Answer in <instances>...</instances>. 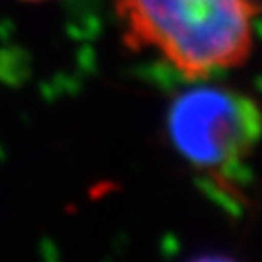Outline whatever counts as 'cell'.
Instances as JSON below:
<instances>
[{"mask_svg":"<svg viewBox=\"0 0 262 262\" xmlns=\"http://www.w3.org/2000/svg\"><path fill=\"white\" fill-rule=\"evenodd\" d=\"M132 51L156 49L187 80L247 62L253 51V0H113Z\"/></svg>","mask_w":262,"mask_h":262,"instance_id":"6da1fadb","label":"cell"},{"mask_svg":"<svg viewBox=\"0 0 262 262\" xmlns=\"http://www.w3.org/2000/svg\"><path fill=\"white\" fill-rule=\"evenodd\" d=\"M169 140L188 165L220 175L245 163L262 138V109L222 85H196L171 101Z\"/></svg>","mask_w":262,"mask_h":262,"instance_id":"7a4b0ae2","label":"cell"},{"mask_svg":"<svg viewBox=\"0 0 262 262\" xmlns=\"http://www.w3.org/2000/svg\"><path fill=\"white\" fill-rule=\"evenodd\" d=\"M188 262H239L231 258V256H224V254H202V256H196Z\"/></svg>","mask_w":262,"mask_h":262,"instance_id":"3957f363","label":"cell"},{"mask_svg":"<svg viewBox=\"0 0 262 262\" xmlns=\"http://www.w3.org/2000/svg\"><path fill=\"white\" fill-rule=\"evenodd\" d=\"M26 2H45V0H26Z\"/></svg>","mask_w":262,"mask_h":262,"instance_id":"277c9868","label":"cell"}]
</instances>
